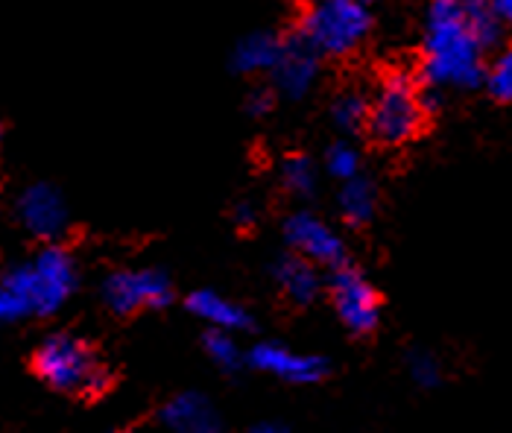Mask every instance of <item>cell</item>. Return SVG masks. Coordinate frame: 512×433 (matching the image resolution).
<instances>
[{"instance_id":"11","label":"cell","mask_w":512,"mask_h":433,"mask_svg":"<svg viewBox=\"0 0 512 433\" xmlns=\"http://www.w3.org/2000/svg\"><path fill=\"white\" fill-rule=\"evenodd\" d=\"M21 214H24V223L30 226V232H36L39 237H56L68 226L65 202L47 185L33 188L21 199Z\"/></svg>"},{"instance_id":"9","label":"cell","mask_w":512,"mask_h":433,"mask_svg":"<svg viewBox=\"0 0 512 433\" xmlns=\"http://www.w3.org/2000/svg\"><path fill=\"white\" fill-rule=\"evenodd\" d=\"M249 360H252L255 369H264V372L278 375L284 381H293V384H314V381H319L328 372V363L322 357L296 355V352H290L284 346H276V343L255 346Z\"/></svg>"},{"instance_id":"10","label":"cell","mask_w":512,"mask_h":433,"mask_svg":"<svg viewBox=\"0 0 512 433\" xmlns=\"http://www.w3.org/2000/svg\"><path fill=\"white\" fill-rule=\"evenodd\" d=\"M270 71L287 97H302L316 79V50L308 41H287L281 44L276 65Z\"/></svg>"},{"instance_id":"28","label":"cell","mask_w":512,"mask_h":433,"mask_svg":"<svg viewBox=\"0 0 512 433\" xmlns=\"http://www.w3.org/2000/svg\"><path fill=\"white\" fill-rule=\"evenodd\" d=\"M0 141H3V123H0Z\"/></svg>"},{"instance_id":"26","label":"cell","mask_w":512,"mask_h":433,"mask_svg":"<svg viewBox=\"0 0 512 433\" xmlns=\"http://www.w3.org/2000/svg\"><path fill=\"white\" fill-rule=\"evenodd\" d=\"M492 9H495V15L507 24L512 15V0H492Z\"/></svg>"},{"instance_id":"24","label":"cell","mask_w":512,"mask_h":433,"mask_svg":"<svg viewBox=\"0 0 512 433\" xmlns=\"http://www.w3.org/2000/svg\"><path fill=\"white\" fill-rule=\"evenodd\" d=\"M270 109H273V94H270V91H255V94L249 97V112H252L255 118L267 115Z\"/></svg>"},{"instance_id":"12","label":"cell","mask_w":512,"mask_h":433,"mask_svg":"<svg viewBox=\"0 0 512 433\" xmlns=\"http://www.w3.org/2000/svg\"><path fill=\"white\" fill-rule=\"evenodd\" d=\"M188 308L208 322L211 328H223V331H249L252 328V316L246 314L240 305L223 299L220 293L214 290H199L188 299Z\"/></svg>"},{"instance_id":"27","label":"cell","mask_w":512,"mask_h":433,"mask_svg":"<svg viewBox=\"0 0 512 433\" xmlns=\"http://www.w3.org/2000/svg\"><path fill=\"white\" fill-rule=\"evenodd\" d=\"M249 211H252L249 205H243V208L237 211V220H240L243 226H249V223H252V214H249Z\"/></svg>"},{"instance_id":"2","label":"cell","mask_w":512,"mask_h":433,"mask_svg":"<svg viewBox=\"0 0 512 433\" xmlns=\"http://www.w3.org/2000/svg\"><path fill=\"white\" fill-rule=\"evenodd\" d=\"M33 372L56 393L94 398L109 387V369L97 352L68 334H56L41 343L33 355Z\"/></svg>"},{"instance_id":"17","label":"cell","mask_w":512,"mask_h":433,"mask_svg":"<svg viewBox=\"0 0 512 433\" xmlns=\"http://www.w3.org/2000/svg\"><path fill=\"white\" fill-rule=\"evenodd\" d=\"M346 188L340 191V211L352 226H363L375 214V188L366 179H343Z\"/></svg>"},{"instance_id":"21","label":"cell","mask_w":512,"mask_h":433,"mask_svg":"<svg viewBox=\"0 0 512 433\" xmlns=\"http://www.w3.org/2000/svg\"><path fill=\"white\" fill-rule=\"evenodd\" d=\"M325 161H328L331 176H337V179H352V176H357V167H360V156H357L355 147H349V144H334L328 150Z\"/></svg>"},{"instance_id":"1","label":"cell","mask_w":512,"mask_h":433,"mask_svg":"<svg viewBox=\"0 0 512 433\" xmlns=\"http://www.w3.org/2000/svg\"><path fill=\"white\" fill-rule=\"evenodd\" d=\"M422 77L431 88H474L483 79V47L457 0H434L428 9Z\"/></svg>"},{"instance_id":"18","label":"cell","mask_w":512,"mask_h":433,"mask_svg":"<svg viewBox=\"0 0 512 433\" xmlns=\"http://www.w3.org/2000/svg\"><path fill=\"white\" fill-rule=\"evenodd\" d=\"M281 176H284V185H287L293 194H299V197H308V194H314L316 167L311 158L290 156L287 161H284V170H281Z\"/></svg>"},{"instance_id":"8","label":"cell","mask_w":512,"mask_h":433,"mask_svg":"<svg viewBox=\"0 0 512 433\" xmlns=\"http://www.w3.org/2000/svg\"><path fill=\"white\" fill-rule=\"evenodd\" d=\"M284 235L290 240V246L311 264H328V267L343 264V255H346L343 240L314 214H293L284 226Z\"/></svg>"},{"instance_id":"4","label":"cell","mask_w":512,"mask_h":433,"mask_svg":"<svg viewBox=\"0 0 512 433\" xmlns=\"http://www.w3.org/2000/svg\"><path fill=\"white\" fill-rule=\"evenodd\" d=\"M24 314H53L77 287V270L65 249L50 246L30 267H21L6 284Z\"/></svg>"},{"instance_id":"14","label":"cell","mask_w":512,"mask_h":433,"mask_svg":"<svg viewBox=\"0 0 512 433\" xmlns=\"http://www.w3.org/2000/svg\"><path fill=\"white\" fill-rule=\"evenodd\" d=\"M276 281L281 284L284 296L293 299L296 305L314 302L316 293H319V276H316L314 264L305 261L302 255H299V258H284V261H278Z\"/></svg>"},{"instance_id":"15","label":"cell","mask_w":512,"mask_h":433,"mask_svg":"<svg viewBox=\"0 0 512 433\" xmlns=\"http://www.w3.org/2000/svg\"><path fill=\"white\" fill-rule=\"evenodd\" d=\"M457 3H460V12H463L466 27L472 30L474 39L480 41V47H492V44H498L504 21L495 15L492 0H457Z\"/></svg>"},{"instance_id":"5","label":"cell","mask_w":512,"mask_h":433,"mask_svg":"<svg viewBox=\"0 0 512 433\" xmlns=\"http://www.w3.org/2000/svg\"><path fill=\"white\" fill-rule=\"evenodd\" d=\"M369 12L363 0H319L305 18V41L316 53L346 56L369 36Z\"/></svg>"},{"instance_id":"25","label":"cell","mask_w":512,"mask_h":433,"mask_svg":"<svg viewBox=\"0 0 512 433\" xmlns=\"http://www.w3.org/2000/svg\"><path fill=\"white\" fill-rule=\"evenodd\" d=\"M24 314V308H21V302L12 296V290L6 287V290H0V319H12V316Z\"/></svg>"},{"instance_id":"16","label":"cell","mask_w":512,"mask_h":433,"mask_svg":"<svg viewBox=\"0 0 512 433\" xmlns=\"http://www.w3.org/2000/svg\"><path fill=\"white\" fill-rule=\"evenodd\" d=\"M278 50H281V41L270 33H258V36H249L246 41H240L235 53V65L246 74H255V71H270L276 65Z\"/></svg>"},{"instance_id":"22","label":"cell","mask_w":512,"mask_h":433,"mask_svg":"<svg viewBox=\"0 0 512 433\" xmlns=\"http://www.w3.org/2000/svg\"><path fill=\"white\" fill-rule=\"evenodd\" d=\"M334 118H337V126H343V129L363 126V120H366V100L357 97V94L340 97L337 106H334Z\"/></svg>"},{"instance_id":"6","label":"cell","mask_w":512,"mask_h":433,"mask_svg":"<svg viewBox=\"0 0 512 433\" xmlns=\"http://www.w3.org/2000/svg\"><path fill=\"white\" fill-rule=\"evenodd\" d=\"M331 302L352 334H369L381 319V296L355 267H340L334 273Z\"/></svg>"},{"instance_id":"13","label":"cell","mask_w":512,"mask_h":433,"mask_svg":"<svg viewBox=\"0 0 512 433\" xmlns=\"http://www.w3.org/2000/svg\"><path fill=\"white\" fill-rule=\"evenodd\" d=\"M161 419H164L167 428L182 433L217 431V416H214L211 404L202 395H179V398H173L161 410Z\"/></svg>"},{"instance_id":"7","label":"cell","mask_w":512,"mask_h":433,"mask_svg":"<svg viewBox=\"0 0 512 433\" xmlns=\"http://www.w3.org/2000/svg\"><path fill=\"white\" fill-rule=\"evenodd\" d=\"M170 284L158 270H120L103 284V299L115 314H138L147 308H164L170 302Z\"/></svg>"},{"instance_id":"19","label":"cell","mask_w":512,"mask_h":433,"mask_svg":"<svg viewBox=\"0 0 512 433\" xmlns=\"http://www.w3.org/2000/svg\"><path fill=\"white\" fill-rule=\"evenodd\" d=\"M205 352L223 369H235L240 363V349H237L235 340L229 337V331H223V328H214V331L205 334Z\"/></svg>"},{"instance_id":"23","label":"cell","mask_w":512,"mask_h":433,"mask_svg":"<svg viewBox=\"0 0 512 433\" xmlns=\"http://www.w3.org/2000/svg\"><path fill=\"white\" fill-rule=\"evenodd\" d=\"M410 372L419 384H436V366L428 355H416L410 360Z\"/></svg>"},{"instance_id":"3","label":"cell","mask_w":512,"mask_h":433,"mask_svg":"<svg viewBox=\"0 0 512 433\" xmlns=\"http://www.w3.org/2000/svg\"><path fill=\"white\" fill-rule=\"evenodd\" d=\"M363 123L369 126V135L384 147L407 144L413 135H419L425 123V97L416 79L404 71L387 74L381 79L372 103H366Z\"/></svg>"},{"instance_id":"20","label":"cell","mask_w":512,"mask_h":433,"mask_svg":"<svg viewBox=\"0 0 512 433\" xmlns=\"http://www.w3.org/2000/svg\"><path fill=\"white\" fill-rule=\"evenodd\" d=\"M483 79H486V88L495 100L507 103L512 97V56L510 53H501L489 71H483Z\"/></svg>"}]
</instances>
